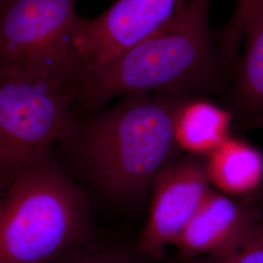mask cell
Segmentation results:
<instances>
[{"mask_svg": "<svg viewBox=\"0 0 263 263\" xmlns=\"http://www.w3.org/2000/svg\"><path fill=\"white\" fill-rule=\"evenodd\" d=\"M261 2L263 0H237L232 17L221 31L217 49L224 66L232 76L240 59L239 50L244 38L246 20Z\"/></svg>", "mask_w": 263, "mask_h": 263, "instance_id": "obj_13", "label": "cell"}, {"mask_svg": "<svg viewBox=\"0 0 263 263\" xmlns=\"http://www.w3.org/2000/svg\"><path fill=\"white\" fill-rule=\"evenodd\" d=\"M189 1L116 0L96 18L77 16L72 41L82 65V74L104 66L148 37Z\"/></svg>", "mask_w": 263, "mask_h": 263, "instance_id": "obj_6", "label": "cell"}, {"mask_svg": "<svg viewBox=\"0 0 263 263\" xmlns=\"http://www.w3.org/2000/svg\"><path fill=\"white\" fill-rule=\"evenodd\" d=\"M87 194L51 151L0 198V263H49L96 237Z\"/></svg>", "mask_w": 263, "mask_h": 263, "instance_id": "obj_3", "label": "cell"}, {"mask_svg": "<svg viewBox=\"0 0 263 263\" xmlns=\"http://www.w3.org/2000/svg\"><path fill=\"white\" fill-rule=\"evenodd\" d=\"M243 128H247V129H252V128H259V127H263V114L260 116H257L254 119L249 120L248 122L245 123L242 125Z\"/></svg>", "mask_w": 263, "mask_h": 263, "instance_id": "obj_15", "label": "cell"}, {"mask_svg": "<svg viewBox=\"0 0 263 263\" xmlns=\"http://www.w3.org/2000/svg\"><path fill=\"white\" fill-rule=\"evenodd\" d=\"M244 39L227 97L229 110L241 125L263 114V2L246 20Z\"/></svg>", "mask_w": 263, "mask_h": 263, "instance_id": "obj_9", "label": "cell"}, {"mask_svg": "<svg viewBox=\"0 0 263 263\" xmlns=\"http://www.w3.org/2000/svg\"><path fill=\"white\" fill-rule=\"evenodd\" d=\"M233 118L229 109L205 98H185L176 115L178 144L194 155L209 154L230 136Z\"/></svg>", "mask_w": 263, "mask_h": 263, "instance_id": "obj_11", "label": "cell"}, {"mask_svg": "<svg viewBox=\"0 0 263 263\" xmlns=\"http://www.w3.org/2000/svg\"><path fill=\"white\" fill-rule=\"evenodd\" d=\"M197 157L175 160L152 186L149 216L134 245L147 261L165 256L212 190L206 162Z\"/></svg>", "mask_w": 263, "mask_h": 263, "instance_id": "obj_7", "label": "cell"}, {"mask_svg": "<svg viewBox=\"0 0 263 263\" xmlns=\"http://www.w3.org/2000/svg\"><path fill=\"white\" fill-rule=\"evenodd\" d=\"M211 182L232 197L262 195L263 153L249 142L229 136L207 154Z\"/></svg>", "mask_w": 263, "mask_h": 263, "instance_id": "obj_10", "label": "cell"}, {"mask_svg": "<svg viewBox=\"0 0 263 263\" xmlns=\"http://www.w3.org/2000/svg\"><path fill=\"white\" fill-rule=\"evenodd\" d=\"M177 263H263V221L243 244L229 254L192 258L179 257Z\"/></svg>", "mask_w": 263, "mask_h": 263, "instance_id": "obj_14", "label": "cell"}, {"mask_svg": "<svg viewBox=\"0 0 263 263\" xmlns=\"http://www.w3.org/2000/svg\"><path fill=\"white\" fill-rule=\"evenodd\" d=\"M136 252L114 240L96 236L91 241L80 245L49 263H146Z\"/></svg>", "mask_w": 263, "mask_h": 263, "instance_id": "obj_12", "label": "cell"}, {"mask_svg": "<svg viewBox=\"0 0 263 263\" xmlns=\"http://www.w3.org/2000/svg\"><path fill=\"white\" fill-rule=\"evenodd\" d=\"M3 194H4V193H3V192H2V191H1V190H0V198L2 197V196H3Z\"/></svg>", "mask_w": 263, "mask_h": 263, "instance_id": "obj_16", "label": "cell"}, {"mask_svg": "<svg viewBox=\"0 0 263 263\" xmlns=\"http://www.w3.org/2000/svg\"><path fill=\"white\" fill-rule=\"evenodd\" d=\"M183 99L127 95L109 109L79 118L76 131L60 144L65 169L108 203L138 200L175 161L176 115Z\"/></svg>", "mask_w": 263, "mask_h": 263, "instance_id": "obj_1", "label": "cell"}, {"mask_svg": "<svg viewBox=\"0 0 263 263\" xmlns=\"http://www.w3.org/2000/svg\"><path fill=\"white\" fill-rule=\"evenodd\" d=\"M76 90L0 63V190L66 141L78 123Z\"/></svg>", "mask_w": 263, "mask_h": 263, "instance_id": "obj_4", "label": "cell"}, {"mask_svg": "<svg viewBox=\"0 0 263 263\" xmlns=\"http://www.w3.org/2000/svg\"><path fill=\"white\" fill-rule=\"evenodd\" d=\"M262 221V195L241 199L211 190L173 246L181 258L224 255Z\"/></svg>", "mask_w": 263, "mask_h": 263, "instance_id": "obj_8", "label": "cell"}, {"mask_svg": "<svg viewBox=\"0 0 263 263\" xmlns=\"http://www.w3.org/2000/svg\"><path fill=\"white\" fill-rule=\"evenodd\" d=\"M211 3L190 0L148 37L83 73L77 84L76 104L90 113L127 95L228 97L233 77L214 44L209 23Z\"/></svg>", "mask_w": 263, "mask_h": 263, "instance_id": "obj_2", "label": "cell"}, {"mask_svg": "<svg viewBox=\"0 0 263 263\" xmlns=\"http://www.w3.org/2000/svg\"><path fill=\"white\" fill-rule=\"evenodd\" d=\"M76 0H0V63L77 89ZM77 95V92H76Z\"/></svg>", "mask_w": 263, "mask_h": 263, "instance_id": "obj_5", "label": "cell"}]
</instances>
